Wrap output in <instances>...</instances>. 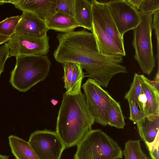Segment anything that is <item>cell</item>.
I'll list each match as a JSON object with an SVG mask.
<instances>
[{"label": "cell", "mask_w": 159, "mask_h": 159, "mask_svg": "<svg viewBox=\"0 0 159 159\" xmlns=\"http://www.w3.org/2000/svg\"><path fill=\"white\" fill-rule=\"evenodd\" d=\"M57 38L58 44L53 54L55 60L62 64L70 62L79 65L86 71L87 77L102 87H107L116 75L127 73L121 65L123 56L100 53L93 34L85 29L61 33Z\"/></svg>", "instance_id": "6da1fadb"}, {"label": "cell", "mask_w": 159, "mask_h": 159, "mask_svg": "<svg viewBox=\"0 0 159 159\" xmlns=\"http://www.w3.org/2000/svg\"><path fill=\"white\" fill-rule=\"evenodd\" d=\"M94 122L84 94H63L56 132L66 148L77 145Z\"/></svg>", "instance_id": "7a4b0ae2"}, {"label": "cell", "mask_w": 159, "mask_h": 159, "mask_svg": "<svg viewBox=\"0 0 159 159\" xmlns=\"http://www.w3.org/2000/svg\"><path fill=\"white\" fill-rule=\"evenodd\" d=\"M16 58L9 82L19 91H28L48 76L51 63L47 55L20 56Z\"/></svg>", "instance_id": "3957f363"}, {"label": "cell", "mask_w": 159, "mask_h": 159, "mask_svg": "<svg viewBox=\"0 0 159 159\" xmlns=\"http://www.w3.org/2000/svg\"><path fill=\"white\" fill-rule=\"evenodd\" d=\"M74 159H119L123 151L117 143L100 129H91L77 145Z\"/></svg>", "instance_id": "277c9868"}, {"label": "cell", "mask_w": 159, "mask_h": 159, "mask_svg": "<svg viewBox=\"0 0 159 159\" xmlns=\"http://www.w3.org/2000/svg\"><path fill=\"white\" fill-rule=\"evenodd\" d=\"M139 12L141 22L133 30L134 58L143 73L149 75L156 66L152 42L153 14Z\"/></svg>", "instance_id": "5b68a950"}, {"label": "cell", "mask_w": 159, "mask_h": 159, "mask_svg": "<svg viewBox=\"0 0 159 159\" xmlns=\"http://www.w3.org/2000/svg\"><path fill=\"white\" fill-rule=\"evenodd\" d=\"M82 87L94 122L102 125L107 126L108 125V111L113 98L91 78H89Z\"/></svg>", "instance_id": "8992f818"}, {"label": "cell", "mask_w": 159, "mask_h": 159, "mask_svg": "<svg viewBox=\"0 0 159 159\" xmlns=\"http://www.w3.org/2000/svg\"><path fill=\"white\" fill-rule=\"evenodd\" d=\"M28 142L39 159H60L66 148L56 132L47 129L34 132Z\"/></svg>", "instance_id": "52a82bcc"}, {"label": "cell", "mask_w": 159, "mask_h": 159, "mask_svg": "<svg viewBox=\"0 0 159 159\" xmlns=\"http://www.w3.org/2000/svg\"><path fill=\"white\" fill-rule=\"evenodd\" d=\"M49 37L36 38L15 33L7 42L10 49L9 57L20 56L47 55L49 51Z\"/></svg>", "instance_id": "ba28073f"}, {"label": "cell", "mask_w": 159, "mask_h": 159, "mask_svg": "<svg viewBox=\"0 0 159 159\" xmlns=\"http://www.w3.org/2000/svg\"><path fill=\"white\" fill-rule=\"evenodd\" d=\"M107 3L119 34L123 39L126 32L133 30L140 23L139 11L126 0H112Z\"/></svg>", "instance_id": "9c48e42d"}, {"label": "cell", "mask_w": 159, "mask_h": 159, "mask_svg": "<svg viewBox=\"0 0 159 159\" xmlns=\"http://www.w3.org/2000/svg\"><path fill=\"white\" fill-rule=\"evenodd\" d=\"M93 20L114 40L125 56L126 53L124 39L121 37L107 2L91 1Z\"/></svg>", "instance_id": "30bf717a"}, {"label": "cell", "mask_w": 159, "mask_h": 159, "mask_svg": "<svg viewBox=\"0 0 159 159\" xmlns=\"http://www.w3.org/2000/svg\"><path fill=\"white\" fill-rule=\"evenodd\" d=\"M16 33L26 36L42 38L48 30L46 21L31 12L23 11Z\"/></svg>", "instance_id": "8fae6325"}, {"label": "cell", "mask_w": 159, "mask_h": 159, "mask_svg": "<svg viewBox=\"0 0 159 159\" xmlns=\"http://www.w3.org/2000/svg\"><path fill=\"white\" fill-rule=\"evenodd\" d=\"M56 0H10L9 3L14 5L23 11L33 13L46 21L55 12Z\"/></svg>", "instance_id": "7c38bea8"}, {"label": "cell", "mask_w": 159, "mask_h": 159, "mask_svg": "<svg viewBox=\"0 0 159 159\" xmlns=\"http://www.w3.org/2000/svg\"><path fill=\"white\" fill-rule=\"evenodd\" d=\"M91 31L95 38L98 50L100 53L108 56H124L113 39L93 20Z\"/></svg>", "instance_id": "4fadbf2b"}, {"label": "cell", "mask_w": 159, "mask_h": 159, "mask_svg": "<svg viewBox=\"0 0 159 159\" xmlns=\"http://www.w3.org/2000/svg\"><path fill=\"white\" fill-rule=\"evenodd\" d=\"M139 77L142 91L147 99L145 115L159 114V91L152 85L151 80L144 75L139 74Z\"/></svg>", "instance_id": "5bb4252c"}, {"label": "cell", "mask_w": 159, "mask_h": 159, "mask_svg": "<svg viewBox=\"0 0 159 159\" xmlns=\"http://www.w3.org/2000/svg\"><path fill=\"white\" fill-rule=\"evenodd\" d=\"M136 124L142 140L145 143H151L159 133V114L146 115Z\"/></svg>", "instance_id": "9a60e30c"}, {"label": "cell", "mask_w": 159, "mask_h": 159, "mask_svg": "<svg viewBox=\"0 0 159 159\" xmlns=\"http://www.w3.org/2000/svg\"><path fill=\"white\" fill-rule=\"evenodd\" d=\"M46 22L48 30L61 33L73 31L79 27L74 17L61 12H55Z\"/></svg>", "instance_id": "2e32d148"}, {"label": "cell", "mask_w": 159, "mask_h": 159, "mask_svg": "<svg viewBox=\"0 0 159 159\" xmlns=\"http://www.w3.org/2000/svg\"><path fill=\"white\" fill-rule=\"evenodd\" d=\"M74 17L79 27L91 31L93 15L91 2L87 0H75Z\"/></svg>", "instance_id": "e0dca14e"}, {"label": "cell", "mask_w": 159, "mask_h": 159, "mask_svg": "<svg viewBox=\"0 0 159 159\" xmlns=\"http://www.w3.org/2000/svg\"><path fill=\"white\" fill-rule=\"evenodd\" d=\"M11 152L16 159H39L28 142L11 135L8 137Z\"/></svg>", "instance_id": "ac0fdd59"}, {"label": "cell", "mask_w": 159, "mask_h": 159, "mask_svg": "<svg viewBox=\"0 0 159 159\" xmlns=\"http://www.w3.org/2000/svg\"><path fill=\"white\" fill-rule=\"evenodd\" d=\"M125 124L120 105L113 98L108 111V125L117 129H123Z\"/></svg>", "instance_id": "d6986e66"}, {"label": "cell", "mask_w": 159, "mask_h": 159, "mask_svg": "<svg viewBox=\"0 0 159 159\" xmlns=\"http://www.w3.org/2000/svg\"><path fill=\"white\" fill-rule=\"evenodd\" d=\"M123 153L125 159H148L142 151L139 140L126 142Z\"/></svg>", "instance_id": "ffe728a7"}, {"label": "cell", "mask_w": 159, "mask_h": 159, "mask_svg": "<svg viewBox=\"0 0 159 159\" xmlns=\"http://www.w3.org/2000/svg\"><path fill=\"white\" fill-rule=\"evenodd\" d=\"M85 76L83 69L79 64L74 63L70 91L66 93L70 95H76L81 92V84Z\"/></svg>", "instance_id": "44dd1931"}, {"label": "cell", "mask_w": 159, "mask_h": 159, "mask_svg": "<svg viewBox=\"0 0 159 159\" xmlns=\"http://www.w3.org/2000/svg\"><path fill=\"white\" fill-rule=\"evenodd\" d=\"M20 16L8 17L0 22V34L10 37L16 33Z\"/></svg>", "instance_id": "7402d4cb"}, {"label": "cell", "mask_w": 159, "mask_h": 159, "mask_svg": "<svg viewBox=\"0 0 159 159\" xmlns=\"http://www.w3.org/2000/svg\"><path fill=\"white\" fill-rule=\"evenodd\" d=\"M143 93L140 82L139 74L135 73L130 89L125 95L124 98L128 102H133L137 104L139 96Z\"/></svg>", "instance_id": "603a6c76"}, {"label": "cell", "mask_w": 159, "mask_h": 159, "mask_svg": "<svg viewBox=\"0 0 159 159\" xmlns=\"http://www.w3.org/2000/svg\"><path fill=\"white\" fill-rule=\"evenodd\" d=\"M75 0H56L55 12L66 13L74 17Z\"/></svg>", "instance_id": "cb8c5ba5"}, {"label": "cell", "mask_w": 159, "mask_h": 159, "mask_svg": "<svg viewBox=\"0 0 159 159\" xmlns=\"http://www.w3.org/2000/svg\"><path fill=\"white\" fill-rule=\"evenodd\" d=\"M159 10V0H142L139 11L153 14Z\"/></svg>", "instance_id": "d4e9b609"}, {"label": "cell", "mask_w": 159, "mask_h": 159, "mask_svg": "<svg viewBox=\"0 0 159 159\" xmlns=\"http://www.w3.org/2000/svg\"><path fill=\"white\" fill-rule=\"evenodd\" d=\"M74 64L72 62H67L63 64L64 70L63 78L64 83V87L66 89L67 92L70 90Z\"/></svg>", "instance_id": "484cf974"}, {"label": "cell", "mask_w": 159, "mask_h": 159, "mask_svg": "<svg viewBox=\"0 0 159 159\" xmlns=\"http://www.w3.org/2000/svg\"><path fill=\"white\" fill-rule=\"evenodd\" d=\"M128 102L130 110L129 118L131 121L136 123L142 120L146 115L139 109L135 102L131 101Z\"/></svg>", "instance_id": "4316f807"}, {"label": "cell", "mask_w": 159, "mask_h": 159, "mask_svg": "<svg viewBox=\"0 0 159 159\" xmlns=\"http://www.w3.org/2000/svg\"><path fill=\"white\" fill-rule=\"evenodd\" d=\"M10 49L7 42L0 47V75L4 71L5 62L9 57Z\"/></svg>", "instance_id": "83f0119b"}, {"label": "cell", "mask_w": 159, "mask_h": 159, "mask_svg": "<svg viewBox=\"0 0 159 159\" xmlns=\"http://www.w3.org/2000/svg\"><path fill=\"white\" fill-rule=\"evenodd\" d=\"M159 10L156 11L153 15L152 27L155 30V33L157 41V53L156 58L157 61L158 67L159 66Z\"/></svg>", "instance_id": "f1b7e54d"}, {"label": "cell", "mask_w": 159, "mask_h": 159, "mask_svg": "<svg viewBox=\"0 0 159 159\" xmlns=\"http://www.w3.org/2000/svg\"><path fill=\"white\" fill-rule=\"evenodd\" d=\"M146 102L147 99L146 96L143 93L141 94L138 97L137 105L139 109L143 111L144 113Z\"/></svg>", "instance_id": "f546056e"}, {"label": "cell", "mask_w": 159, "mask_h": 159, "mask_svg": "<svg viewBox=\"0 0 159 159\" xmlns=\"http://www.w3.org/2000/svg\"><path fill=\"white\" fill-rule=\"evenodd\" d=\"M152 85L156 89L159 91V70L157 69V72L156 74L154 80L151 81Z\"/></svg>", "instance_id": "4dcf8cb0"}, {"label": "cell", "mask_w": 159, "mask_h": 159, "mask_svg": "<svg viewBox=\"0 0 159 159\" xmlns=\"http://www.w3.org/2000/svg\"><path fill=\"white\" fill-rule=\"evenodd\" d=\"M126 1L138 11L142 0H127Z\"/></svg>", "instance_id": "1f68e13d"}, {"label": "cell", "mask_w": 159, "mask_h": 159, "mask_svg": "<svg viewBox=\"0 0 159 159\" xmlns=\"http://www.w3.org/2000/svg\"><path fill=\"white\" fill-rule=\"evenodd\" d=\"M10 37L3 35L0 34V45L8 42Z\"/></svg>", "instance_id": "d6a6232c"}, {"label": "cell", "mask_w": 159, "mask_h": 159, "mask_svg": "<svg viewBox=\"0 0 159 159\" xmlns=\"http://www.w3.org/2000/svg\"><path fill=\"white\" fill-rule=\"evenodd\" d=\"M51 102L53 105L56 106L57 104L58 101L57 100L52 99L51 100Z\"/></svg>", "instance_id": "836d02e7"}, {"label": "cell", "mask_w": 159, "mask_h": 159, "mask_svg": "<svg viewBox=\"0 0 159 159\" xmlns=\"http://www.w3.org/2000/svg\"><path fill=\"white\" fill-rule=\"evenodd\" d=\"M9 156L1 155L0 154V159H8Z\"/></svg>", "instance_id": "e575fe53"}]
</instances>
